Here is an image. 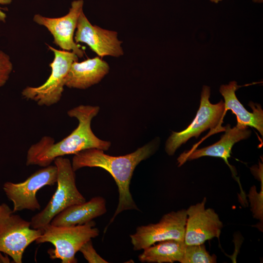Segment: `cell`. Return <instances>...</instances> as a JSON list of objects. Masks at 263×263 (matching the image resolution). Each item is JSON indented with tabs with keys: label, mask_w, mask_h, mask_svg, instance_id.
I'll return each mask as SVG.
<instances>
[{
	"label": "cell",
	"mask_w": 263,
	"mask_h": 263,
	"mask_svg": "<svg viewBox=\"0 0 263 263\" xmlns=\"http://www.w3.org/2000/svg\"><path fill=\"white\" fill-rule=\"evenodd\" d=\"M99 110L98 106L83 105L70 110L67 114L70 117L78 120L77 127L57 143L50 136L42 137L28 149L26 165L45 167L50 165L57 157L75 154L85 150H108L111 146V142L98 138L91 127L92 120L97 114Z\"/></svg>",
	"instance_id": "cell-1"
},
{
	"label": "cell",
	"mask_w": 263,
	"mask_h": 263,
	"mask_svg": "<svg viewBox=\"0 0 263 263\" xmlns=\"http://www.w3.org/2000/svg\"><path fill=\"white\" fill-rule=\"evenodd\" d=\"M155 148V143L150 142L132 153L122 156H110L97 149L85 150L74 154L71 163L74 171L84 167L100 168L110 173L117 186V207L104 232L122 211L139 210L130 192L131 181L136 166L142 161L150 157L154 152Z\"/></svg>",
	"instance_id": "cell-2"
},
{
	"label": "cell",
	"mask_w": 263,
	"mask_h": 263,
	"mask_svg": "<svg viewBox=\"0 0 263 263\" xmlns=\"http://www.w3.org/2000/svg\"><path fill=\"white\" fill-rule=\"evenodd\" d=\"M91 221L86 224L71 226H57L51 224L42 228L43 233L37 244L50 243L54 248L48 253L52 259H60L62 263H76L75 254L86 242L98 236V229Z\"/></svg>",
	"instance_id": "cell-3"
},
{
	"label": "cell",
	"mask_w": 263,
	"mask_h": 263,
	"mask_svg": "<svg viewBox=\"0 0 263 263\" xmlns=\"http://www.w3.org/2000/svg\"><path fill=\"white\" fill-rule=\"evenodd\" d=\"M54 162L57 169V188L46 207L31 218V227L35 229H42L50 224L55 216L67 207L86 201L77 188L75 171L70 160L61 156Z\"/></svg>",
	"instance_id": "cell-4"
},
{
	"label": "cell",
	"mask_w": 263,
	"mask_h": 263,
	"mask_svg": "<svg viewBox=\"0 0 263 263\" xmlns=\"http://www.w3.org/2000/svg\"><path fill=\"white\" fill-rule=\"evenodd\" d=\"M30 221L22 219L9 206L0 204V252L22 263L25 249L40 237L42 229L31 228Z\"/></svg>",
	"instance_id": "cell-5"
},
{
	"label": "cell",
	"mask_w": 263,
	"mask_h": 263,
	"mask_svg": "<svg viewBox=\"0 0 263 263\" xmlns=\"http://www.w3.org/2000/svg\"><path fill=\"white\" fill-rule=\"evenodd\" d=\"M210 89L204 85L201 95L200 105L196 115L190 124L184 131L172 132L168 139L165 146L166 152L172 155L176 150L190 138H197L205 131L210 129L213 133L225 131L222 127L223 119L226 112L224 102L213 104L209 101Z\"/></svg>",
	"instance_id": "cell-6"
},
{
	"label": "cell",
	"mask_w": 263,
	"mask_h": 263,
	"mask_svg": "<svg viewBox=\"0 0 263 263\" xmlns=\"http://www.w3.org/2000/svg\"><path fill=\"white\" fill-rule=\"evenodd\" d=\"M47 46L54 54V60L49 64L50 75L43 84L36 87H27L21 94L25 98L33 100L39 106L49 107L60 101L67 74L72 63L78 60V56L72 52Z\"/></svg>",
	"instance_id": "cell-7"
},
{
	"label": "cell",
	"mask_w": 263,
	"mask_h": 263,
	"mask_svg": "<svg viewBox=\"0 0 263 263\" xmlns=\"http://www.w3.org/2000/svg\"><path fill=\"white\" fill-rule=\"evenodd\" d=\"M57 169L56 165L43 167L20 183L6 182L3 190L13 204V211L24 209L36 211L40 209L36 195L45 186H53L57 182Z\"/></svg>",
	"instance_id": "cell-8"
},
{
	"label": "cell",
	"mask_w": 263,
	"mask_h": 263,
	"mask_svg": "<svg viewBox=\"0 0 263 263\" xmlns=\"http://www.w3.org/2000/svg\"><path fill=\"white\" fill-rule=\"evenodd\" d=\"M187 219L186 210L182 209L164 215L157 223L138 226L130 235L133 250H144L168 240L184 241Z\"/></svg>",
	"instance_id": "cell-9"
},
{
	"label": "cell",
	"mask_w": 263,
	"mask_h": 263,
	"mask_svg": "<svg viewBox=\"0 0 263 263\" xmlns=\"http://www.w3.org/2000/svg\"><path fill=\"white\" fill-rule=\"evenodd\" d=\"M83 4V0L73 1L69 12L63 17L51 18L36 14L33 18L35 22L45 26L51 33L55 44L63 50L72 51L79 57L83 56L84 52L74 41V35Z\"/></svg>",
	"instance_id": "cell-10"
},
{
	"label": "cell",
	"mask_w": 263,
	"mask_h": 263,
	"mask_svg": "<svg viewBox=\"0 0 263 263\" xmlns=\"http://www.w3.org/2000/svg\"><path fill=\"white\" fill-rule=\"evenodd\" d=\"M206 198L186 210L187 219L184 241L187 245L200 244L206 241L219 238L223 223L215 210L205 209Z\"/></svg>",
	"instance_id": "cell-11"
},
{
	"label": "cell",
	"mask_w": 263,
	"mask_h": 263,
	"mask_svg": "<svg viewBox=\"0 0 263 263\" xmlns=\"http://www.w3.org/2000/svg\"><path fill=\"white\" fill-rule=\"evenodd\" d=\"M76 28L75 42L86 44L98 56L119 57L124 54L117 33L92 25L83 11L78 17Z\"/></svg>",
	"instance_id": "cell-12"
},
{
	"label": "cell",
	"mask_w": 263,
	"mask_h": 263,
	"mask_svg": "<svg viewBox=\"0 0 263 263\" xmlns=\"http://www.w3.org/2000/svg\"><path fill=\"white\" fill-rule=\"evenodd\" d=\"M225 134L220 140L214 144L200 149L193 148L191 150L182 153L177 158L179 166L188 160L196 159L203 156L220 157L229 165L227 160L230 157L233 146L236 143L247 138L251 134V131L247 129V127L237 125L231 128L229 124L225 126Z\"/></svg>",
	"instance_id": "cell-13"
},
{
	"label": "cell",
	"mask_w": 263,
	"mask_h": 263,
	"mask_svg": "<svg viewBox=\"0 0 263 263\" xmlns=\"http://www.w3.org/2000/svg\"><path fill=\"white\" fill-rule=\"evenodd\" d=\"M110 67L99 56L83 61H74L66 77L65 86L70 88L86 89L98 83L109 73Z\"/></svg>",
	"instance_id": "cell-14"
},
{
	"label": "cell",
	"mask_w": 263,
	"mask_h": 263,
	"mask_svg": "<svg viewBox=\"0 0 263 263\" xmlns=\"http://www.w3.org/2000/svg\"><path fill=\"white\" fill-rule=\"evenodd\" d=\"M240 87L235 81H232L228 84L222 85L219 91L224 98L225 110H231L237 117L238 126L247 127L250 126L257 129L262 135H263V112L261 105L250 102L249 105L253 112L247 111L240 102L235 94Z\"/></svg>",
	"instance_id": "cell-15"
},
{
	"label": "cell",
	"mask_w": 263,
	"mask_h": 263,
	"mask_svg": "<svg viewBox=\"0 0 263 263\" xmlns=\"http://www.w3.org/2000/svg\"><path fill=\"white\" fill-rule=\"evenodd\" d=\"M107 211L105 199L101 196L74 205L59 212L50 224L57 226H71L86 224Z\"/></svg>",
	"instance_id": "cell-16"
},
{
	"label": "cell",
	"mask_w": 263,
	"mask_h": 263,
	"mask_svg": "<svg viewBox=\"0 0 263 263\" xmlns=\"http://www.w3.org/2000/svg\"><path fill=\"white\" fill-rule=\"evenodd\" d=\"M186 245L184 241L168 240L161 241L156 245L144 249L139 255L138 259L142 263H181Z\"/></svg>",
	"instance_id": "cell-17"
},
{
	"label": "cell",
	"mask_w": 263,
	"mask_h": 263,
	"mask_svg": "<svg viewBox=\"0 0 263 263\" xmlns=\"http://www.w3.org/2000/svg\"><path fill=\"white\" fill-rule=\"evenodd\" d=\"M216 258L207 251L204 244L186 245L181 263H215Z\"/></svg>",
	"instance_id": "cell-18"
},
{
	"label": "cell",
	"mask_w": 263,
	"mask_h": 263,
	"mask_svg": "<svg viewBox=\"0 0 263 263\" xmlns=\"http://www.w3.org/2000/svg\"><path fill=\"white\" fill-rule=\"evenodd\" d=\"M80 251L89 263H108L106 260L99 255L93 245L91 240L85 243L80 248Z\"/></svg>",
	"instance_id": "cell-19"
},
{
	"label": "cell",
	"mask_w": 263,
	"mask_h": 263,
	"mask_svg": "<svg viewBox=\"0 0 263 263\" xmlns=\"http://www.w3.org/2000/svg\"><path fill=\"white\" fill-rule=\"evenodd\" d=\"M13 69V64L9 56L2 51H0V88L9 79Z\"/></svg>",
	"instance_id": "cell-20"
},
{
	"label": "cell",
	"mask_w": 263,
	"mask_h": 263,
	"mask_svg": "<svg viewBox=\"0 0 263 263\" xmlns=\"http://www.w3.org/2000/svg\"><path fill=\"white\" fill-rule=\"evenodd\" d=\"M250 199L252 211L254 215L256 212L257 206H259V208L261 210H263V188L259 194L256 195L254 193L253 188L252 187L250 193Z\"/></svg>",
	"instance_id": "cell-21"
},
{
	"label": "cell",
	"mask_w": 263,
	"mask_h": 263,
	"mask_svg": "<svg viewBox=\"0 0 263 263\" xmlns=\"http://www.w3.org/2000/svg\"><path fill=\"white\" fill-rule=\"evenodd\" d=\"M12 0H0V4L7 5L11 3ZM3 8L0 7V21L3 22H5L6 15L2 11Z\"/></svg>",
	"instance_id": "cell-22"
},
{
	"label": "cell",
	"mask_w": 263,
	"mask_h": 263,
	"mask_svg": "<svg viewBox=\"0 0 263 263\" xmlns=\"http://www.w3.org/2000/svg\"><path fill=\"white\" fill-rule=\"evenodd\" d=\"M9 257L6 254L0 252V263H9L10 262Z\"/></svg>",
	"instance_id": "cell-23"
},
{
	"label": "cell",
	"mask_w": 263,
	"mask_h": 263,
	"mask_svg": "<svg viewBox=\"0 0 263 263\" xmlns=\"http://www.w3.org/2000/svg\"><path fill=\"white\" fill-rule=\"evenodd\" d=\"M211 2L215 3H218L220 1H222V0H209Z\"/></svg>",
	"instance_id": "cell-24"
},
{
	"label": "cell",
	"mask_w": 263,
	"mask_h": 263,
	"mask_svg": "<svg viewBox=\"0 0 263 263\" xmlns=\"http://www.w3.org/2000/svg\"><path fill=\"white\" fill-rule=\"evenodd\" d=\"M253 1L256 3H262L263 0H253Z\"/></svg>",
	"instance_id": "cell-25"
}]
</instances>
